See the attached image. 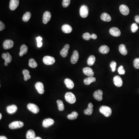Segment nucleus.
Masks as SVG:
<instances>
[{
  "instance_id": "obj_1",
  "label": "nucleus",
  "mask_w": 139,
  "mask_h": 139,
  "mask_svg": "<svg viewBox=\"0 0 139 139\" xmlns=\"http://www.w3.org/2000/svg\"><path fill=\"white\" fill-rule=\"evenodd\" d=\"M99 110L100 113L106 117L110 116L112 114V110L109 107L104 105L100 107Z\"/></svg>"
},
{
  "instance_id": "obj_2",
  "label": "nucleus",
  "mask_w": 139,
  "mask_h": 139,
  "mask_svg": "<svg viewBox=\"0 0 139 139\" xmlns=\"http://www.w3.org/2000/svg\"><path fill=\"white\" fill-rule=\"evenodd\" d=\"M66 100L71 104H73L76 102V98L74 93L70 92L67 93L65 96Z\"/></svg>"
},
{
  "instance_id": "obj_3",
  "label": "nucleus",
  "mask_w": 139,
  "mask_h": 139,
  "mask_svg": "<svg viewBox=\"0 0 139 139\" xmlns=\"http://www.w3.org/2000/svg\"><path fill=\"white\" fill-rule=\"evenodd\" d=\"M80 14L83 18H86L88 15V9L86 5H82L80 9Z\"/></svg>"
},
{
  "instance_id": "obj_4",
  "label": "nucleus",
  "mask_w": 139,
  "mask_h": 139,
  "mask_svg": "<svg viewBox=\"0 0 139 139\" xmlns=\"http://www.w3.org/2000/svg\"><path fill=\"white\" fill-rule=\"evenodd\" d=\"M24 123L22 121H14L10 124L9 125V127L11 129H16L21 128L24 126Z\"/></svg>"
},
{
  "instance_id": "obj_5",
  "label": "nucleus",
  "mask_w": 139,
  "mask_h": 139,
  "mask_svg": "<svg viewBox=\"0 0 139 139\" xmlns=\"http://www.w3.org/2000/svg\"><path fill=\"white\" fill-rule=\"evenodd\" d=\"M43 61L45 64L48 65H53L55 62V58L49 56H45L43 58Z\"/></svg>"
},
{
  "instance_id": "obj_6",
  "label": "nucleus",
  "mask_w": 139,
  "mask_h": 139,
  "mask_svg": "<svg viewBox=\"0 0 139 139\" xmlns=\"http://www.w3.org/2000/svg\"><path fill=\"white\" fill-rule=\"evenodd\" d=\"M27 108L29 110L32 112L33 113L37 114L40 111V109L36 104H34L29 103L28 104Z\"/></svg>"
},
{
  "instance_id": "obj_7",
  "label": "nucleus",
  "mask_w": 139,
  "mask_h": 139,
  "mask_svg": "<svg viewBox=\"0 0 139 139\" xmlns=\"http://www.w3.org/2000/svg\"><path fill=\"white\" fill-rule=\"evenodd\" d=\"M14 46V42L12 40H5L3 44V48L5 50L11 48Z\"/></svg>"
},
{
  "instance_id": "obj_8",
  "label": "nucleus",
  "mask_w": 139,
  "mask_h": 139,
  "mask_svg": "<svg viewBox=\"0 0 139 139\" xmlns=\"http://www.w3.org/2000/svg\"><path fill=\"white\" fill-rule=\"evenodd\" d=\"M55 121L53 119H52L51 118H48L44 120L43 121L42 125L43 127L47 128L53 125Z\"/></svg>"
},
{
  "instance_id": "obj_9",
  "label": "nucleus",
  "mask_w": 139,
  "mask_h": 139,
  "mask_svg": "<svg viewBox=\"0 0 139 139\" xmlns=\"http://www.w3.org/2000/svg\"><path fill=\"white\" fill-rule=\"evenodd\" d=\"M109 33L112 36L115 37H118L120 36L121 32L118 28L113 27L110 28L109 30Z\"/></svg>"
},
{
  "instance_id": "obj_10",
  "label": "nucleus",
  "mask_w": 139,
  "mask_h": 139,
  "mask_svg": "<svg viewBox=\"0 0 139 139\" xmlns=\"http://www.w3.org/2000/svg\"><path fill=\"white\" fill-rule=\"evenodd\" d=\"M119 10L121 14L124 16H127L129 13V8L126 5L122 4L119 7Z\"/></svg>"
},
{
  "instance_id": "obj_11",
  "label": "nucleus",
  "mask_w": 139,
  "mask_h": 139,
  "mask_svg": "<svg viewBox=\"0 0 139 139\" xmlns=\"http://www.w3.org/2000/svg\"><path fill=\"white\" fill-rule=\"evenodd\" d=\"M35 87L38 91V93L40 94H42L45 92L44 85L42 83L38 82L35 85Z\"/></svg>"
},
{
  "instance_id": "obj_12",
  "label": "nucleus",
  "mask_w": 139,
  "mask_h": 139,
  "mask_svg": "<svg viewBox=\"0 0 139 139\" xmlns=\"http://www.w3.org/2000/svg\"><path fill=\"white\" fill-rule=\"evenodd\" d=\"M103 92L101 90H98L95 92L93 93V97L95 99L98 100V101H101L102 100Z\"/></svg>"
},
{
  "instance_id": "obj_13",
  "label": "nucleus",
  "mask_w": 139,
  "mask_h": 139,
  "mask_svg": "<svg viewBox=\"0 0 139 139\" xmlns=\"http://www.w3.org/2000/svg\"><path fill=\"white\" fill-rule=\"evenodd\" d=\"M52 15L50 12L46 11L43 15V22L45 24H46L50 20Z\"/></svg>"
},
{
  "instance_id": "obj_14",
  "label": "nucleus",
  "mask_w": 139,
  "mask_h": 139,
  "mask_svg": "<svg viewBox=\"0 0 139 139\" xmlns=\"http://www.w3.org/2000/svg\"><path fill=\"white\" fill-rule=\"evenodd\" d=\"M114 83L116 86L117 87H121L122 86L123 81L122 79L119 76H114L113 79Z\"/></svg>"
},
{
  "instance_id": "obj_15",
  "label": "nucleus",
  "mask_w": 139,
  "mask_h": 139,
  "mask_svg": "<svg viewBox=\"0 0 139 139\" xmlns=\"http://www.w3.org/2000/svg\"><path fill=\"white\" fill-rule=\"evenodd\" d=\"M79 58V54L77 51L75 50L71 58V62L73 64H76Z\"/></svg>"
},
{
  "instance_id": "obj_16",
  "label": "nucleus",
  "mask_w": 139,
  "mask_h": 139,
  "mask_svg": "<svg viewBox=\"0 0 139 139\" xmlns=\"http://www.w3.org/2000/svg\"><path fill=\"white\" fill-rule=\"evenodd\" d=\"M19 4V0H11L9 8L11 10L14 11L16 9Z\"/></svg>"
},
{
  "instance_id": "obj_17",
  "label": "nucleus",
  "mask_w": 139,
  "mask_h": 139,
  "mask_svg": "<svg viewBox=\"0 0 139 139\" xmlns=\"http://www.w3.org/2000/svg\"><path fill=\"white\" fill-rule=\"evenodd\" d=\"M83 72L85 75H86L87 76L89 77L93 76L94 74L93 70L89 67H86L83 68Z\"/></svg>"
},
{
  "instance_id": "obj_18",
  "label": "nucleus",
  "mask_w": 139,
  "mask_h": 139,
  "mask_svg": "<svg viewBox=\"0 0 139 139\" xmlns=\"http://www.w3.org/2000/svg\"><path fill=\"white\" fill-rule=\"evenodd\" d=\"M69 48L70 45L69 44L66 45L62 49V50L60 51V54L64 58H65L66 57H67L68 54V50Z\"/></svg>"
},
{
  "instance_id": "obj_19",
  "label": "nucleus",
  "mask_w": 139,
  "mask_h": 139,
  "mask_svg": "<svg viewBox=\"0 0 139 139\" xmlns=\"http://www.w3.org/2000/svg\"><path fill=\"white\" fill-rule=\"evenodd\" d=\"M62 29L64 33L66 34H68L72 32V28L70 25L66 24L63 25L62 27Z\"/></svg>"
},
{
  "instance_id": "obj_20",
  "label": "nucleus",
  "mask_w": 139,
  "mask_h": 139,
  "mask_svg": "<svg viewBox=\"0 0 139 139\" xmlns=\"http://www.w3.org/2000/svg\"><path fill=\"white\" fill-rule=\"evenodd\" d=\"M2 57L5 60V62L7 63L8 64L10 63L12 61V56L8 52L2 54Z\"/></svg>"
},
{
  "instance_id": "obj_21",
  "label": "nucleus",
  "mask_w": 139,
  "mask_h": 139,
  "mask_svg": "<svg viewBox=\"0 0 139 139\" xmlns=\"http://www.w3.org/2000/svg\"><path fill=\"white\" fill-rule=\"evenodd\" d=\"M93 105L92 103H89L88 104L87 108L84 111L85 114L87 115H91L93 112Z\"/></svg>"
},
{
  "instance_id": "obj_22",
  "label": "nucleus",
  "mask_w": 139,
  "mask_h": 139,
  "mask_svg": "<svg viewBox=\"0 0 139 139\" xmlns=\"http://www.w3.org/2000/svg\"><path fill=\"white\" fill-rule=\"evenodd\" d=\"M17 107L15 105H9L7 107V111L8 113L10 114H12L16 112L17 111Z\"/></svg>"
},
{
  "instance_id": "obj_23",
  "label": "nucleus",
  "mask_w": 139,
  "mask_h": 139,
  "mask_svg": "<svg viewBox=\"0 0 139 139\" xmlns=\"http://www.w3.org/2000/svg\"><path fill=\"white\" fill-rule=\"evenodd\" d=\"M64 83L67 87L70 89L74 88V83L71 80L69 79H66L64 81Z\"/></svg>"
},
{
  "instance_id": "obj_24",
  "label": "nucleus",
  "mask_w": 139,
  "mask_h": 139,
  "mask_svg": "<svg viewBox=\"0 0 139 139\" xmlns=\"http://www.w3.org/2000/svg\"><path fill=\"white\" fill-rule=\"evenodd\" d=\"M26 138L27 139H35L36 134L35 131L32 129L28 130L26 133Z\"/></svg>"
},
{
  "instance_id": "obj_25",
  "label": "nucleus",
  "mask_w": 139,
  "mask_h": 139,
  "mask_svg": "<svg viewBox=\"0 0 139 139\" xmlns=\"http://www.w3.org/2000/svg\"><path fill=\"white\" fill-rule=\"evenodd\" d=\"M28 51V48L26 45L23 44L21 46L20 48V53H19V55L20 57H23V55L27 53Z\"/></svg>"
},
{
  "instance_id": "obj_26",
  "label": "nucleus",
  "mask_w": 139,
  "mask_h": 139,
  "mask_svg": "<svg viewBox=\"0 0 139 139\" xmlns=\"http://www.w3.org/2000/svg\"><path fill=\"white\" fill-rule=\"evenodd\" d=\"M100 18L102 21L105 22H110L111 20L110 16L107 13H102L100 16Z\"/></svg>"
},
{
  "instance_id": "obj_27",
  "label": "nucleus",
  "mask_w": 139,
  "mask_h": 139,
  "mask_svg": "<svg viewBox=\"0 0 139 139\" xmlns=\"http://www.w3.org/2000/svg\"><path fill=\"white\" fill-rule=\"evenodd\" d=\"M96 81V79L93 76H90L89 77L87 78L84 80V83L87 86L89 85L90 83L94 82Z\"/></svg>"
},
{
  "instance_id": "obj_28",
  "label": "nucleus",
  "mask_w": 139,
  "mask_h": 139,
  "mask_svg": "<svg viewBox=\"0 0 139 139\" xmlns=\"http://www.w3.org/2000/svg\"><path fill=\"white\" fill-rule=\"evenodd\" d=\"M109 48L108 46L102 45L99 48V52L102 54H107L109 52Z\"/></svg>"
},
{
  "instance_id": "obj_29",
  "label": "nucleus",
  "mask_w": 139,
  "mask_h": 139,
  "mask_svg": "<svg viewBox=\"0 0 139 139\" xmlns=\"http://www.w3.org/2000/svg\"><path fill=\"white\" fill-rule=\"evenodd\" d=\"M119 50L121 53L123 55H126L127 54V50L126 48L125 45L124 44H121L119 45Z\"/></svg>"
},
{
  "instance_id": "obj_30",
  "label": "nucleus",
  "mask_w": 139,
  "mask_h": 139,
  "mask_svg": "<svg viewBox=\"0 0 139 139\" xmlns=\"http://www.w3.org/2000/svg\"><path fill=\"white\" fill-rule=\"evenodd\" d=\"M23 74L24 75V81H28L31 79V76L29 75V72L28 70L24 69L23 71Z\"/></svg>"
},
{
  "instance_id": "obj_31",
  "label": "nucleus",
  "mask_w": 139,
  "mask_h": 139,
  "mask_svg": "<svg viewBox=\"0 0 139 139\" xmlns=\"http://www.w3.org/2000/svg\"><path fill=\"white\" fill-rule=\"evenodd\" d=\"M79 114L75 111H74L71 114H69L67 116L68 119L70 120H74L77 118Z\"/></svg>"
},
{
  "instance_id": "obj_32",
  "label": "nucleus",
  "mask_w": 139,
  "mask_h": 139,
  "mask_svg": "<svg viewBox=\"0 0 139 139\" xmlns=\"http://www.w3.org/2000/svg\"><path fill=\"white\" fill-rule=\"evenodd\" d=\"M95 61V57L94 56L90 55L87 60V64L88 65L92 66L94 64Z\"/></svg>"
},
{
  "instance_id": "obj_33",
  "label": "nucleus",
  "mask_w": 139,
  "mask_h": 139,
  "mask_svg": "<svg viewBox=\"0 0 139 139\" xmlns=\"http://www.w3.org/2000/svg\"><path fill=\"white\" fill-rule=\"evenodd\" d=\"M29 67L32 68H35L38 66V64L37 62L33 58H31L29 60Z\"/></svg>"
},
{
  "instance_id": "obj_34",
  "label": "nucleus",
  "mask_w": 139,
  "mask_h": 139,
  "mask_svg": "<svg viewBox=\"0 0 139 139\" xmlns=\"http://www.w3.org/2000/svg\"><path fill=\"white\" fill-rule=\"evenodd\" d=\"M31 13L30 12H26L24 14L23 17V20L24 22H28L31 17Z\"/></svg>"
},
{
  "instance_id": "obj_35",
  "label": "nucleus",
  "mask_w": 139,
  "mask_h": 139,
  "mask_svg": "<svg viewBox=\"0 0 139 139\" xmlns=\"http://www.w3.org/2000/svg\"><path fill=\"white\" fill-rule=\"evenodd\" d=\"M57 103L58 104V109L60 111H62L64 110V105L62 101L60 100H57Z\"/></svg>"
},
{
  "instance_id": "obj_36",
  "label": "nucleus",
  "mask_w": 139,
  "mask_h": 139,
  "mask_svg": "<svg viewBox=\"0 0 139 139\" xmlns=\"http://www.w3.org/2000/svg\"><path fill=\"white\" fill-rule=\"evenodd\" d=\"M138 26L136 23H133L131 26V30L133 33H134L136 32L137 30H138Z\"/></svg>"
},
{
  "instance_id": "obj_37",
  "label": "nucleus",
  "mask_w": 139,
  "mask_h": 139,
  "mask_svg": "<svg viewBox=\"0 0 139 139\" xmlns=\"http://www.w3.org/2000/svg\"><path fill=\"white\" fill-rule=\"evenodd\" d=\"M36 40L37 42V46L38 48H40L42 46L43 43L41 42L42 40V38L40 36H38L36 38Z\"/></svg>"
},
{
  "instance_id": "obj_38",
  "label": "nucleus",
  "mask_w": 139,
  "mask_h": 139,
  "mask_svg": "<svg viewBox=\"0 0 139 139\" xmlns=\"http://www.w3.org/2000/svg\"><path fill=\"white\" fill-rule=\"evenodd\" d=\"M83 38L86 40H89L91 38V35L89 33H85L83 35Z\"/></svg>"
},
{
  "instance_id": "obj_39",
  "label": "nucleus",
  "mask_w": 139,
  "mask_h": 139,
  "mask_svg": "<svg viewBox=\"0 0 139 139\" xmlns=\"http://www.w3.org/2000/svg\"><path fill=\"white\" fill-rule=\"evenodd\" d=\"M133 65L135 69H139V58L135 59L133 62Z\"/></svg>"
},
{
  "instance_id": "obj_40",
  "label": "nucleus",
  "mask_w": 139,
  "mask_h": 139,
  "mask_svg": "<svg viewBox=\"0 0 139 139\" xmlns=\"http://www.w3.org/2000/svg\"><path fill=\"white\" fill-rule=\"evenodd\" d=\"M70 3V0H63L62 2L63 7L66 8L69 6Z\"/></svg>"
},
{
  "instance_id": "obj_41",
  "label": "nucleus",
  "mask_w": 139,
  "mask_h": 139,
  "mask_svg": "<svg viewBox=\"0 0 139 139\" xmlns=\"http://www.w3.org/2000/svg\"><path fill=\"white\" fill-rule=\"evenodd\" d=\"M117 65V64L114 61H112L110 64V67H111V69L112 70V72H115L116 69V67Z\"/></svg>"
},
{
  "instance_id": "obj_42",
  "label": "nucleus",
  "mask_w": 139,
  "mask_h": 139,
  "mask_svg": "<svg viewBox=\"0 0 139 139\" xmlns=\"http://www.w3.org/2000/svg\"><path fill=\"white\" fill-rule=\"evenodd\" d=\"M118 72L120 75H124L125 74V71L122 66H121L118 68Z\"/></svg>"
},
{
  "instance_id": "obj_43",
  "label": "nucleus",
  "mask_w": 139,
  "mask_h": 139,
  "mask_svg": "<svg viewBox=\"0 0 139 139\" xmlns=\"http://www.w3.org/2000/svg\"><path fill=\"white\" fill-rule=\"evenodd\" d=\"M5 28V26L3 22L1 21H0V31H2L4 30Z\"/></svg>"
},
{
  "instance_id": "obj_44",
  "label": "nucleus",
  "mask_w": 139,
  "mask_h": 139,
  "mask_svg": "<svg viewBox=\"0 0 139 139\" xmlns=\"http://www.w3.org/2000/svg\"><path fill=\"white\" fill-rule=\"evenodd\" d=\"M135 21L136 22V23L139 24V16L138 15L136 16H135V18H134Z\"/></svg>"
},
{
  "instance_id": "obj_45",
  "label": "nucleus",
  "mask_w": 139,
  "mask_h": 139,
  "mask_svg": "<svg viewBox=\"0 0 139 139\" xmlns=\"http://www.w3.org/2000/svg\"><path fill=\"white\" fill-rule=\"evenodd\" d=\"M91 38L92 39L95 40L97 38V36L95 34H93L91 35Z\"/></svg>"
},
{
  "instance_id": "obj_46",
  "label": "nucleus",
  "mask_w": 139,
  "mask_h": 139,
  "mask_svg": "<svg viewBox=\"0 0 139 139\" xmlns=\"http://www.w3.org/2000/svg\"><path fill=\"white\" fill-rule=\"evenodd\" d=\"M0 139H7V138L5 136H0Z\"/></svg>"
},
{
  "instance_id": "obj_47",
  "label": "nucleus",
  "mask_w": 139,
  "mask_h": 139,
  "mask_svg": "<svg viewBox=\"0 0 139 139\" xmlns=\"http://www.w3.org/2000/svg\"><path fill=\"white\" fill-rule=\"evenodd\" d=\"M4 65H5L6 66H8V64L6 62H5V63H4Z\"/></svg>"
},
{
  "instance_id": "obj_48",
  "label": "nucleus",
  "mask_w": 139,
  "mask_h": 139,
  "mask_svg": "<svg viewBox=\"0 0 139 139\" xmlns=\"http://www.w3.org/2000/svg\"><path fill=\"white\" fill-rule=\"evenodd\" d=\"M35 139H42V138H41L40 137H36V138H35Z\"/></svg>"
},
{
  "instance_id": "obj_49",
  "label": "nucleus",
  "mask_w": 139,
  "mask_h": 139,
  "mask_svg": "<svg viewBox=\"0 0 139 139\" xmlns=\"http://www.w3.org/2000/svg\"><path fill=\"white\" fill-rule=\"evenodd\" d=\"M2 118V115L1 113H0V119H1Z\"/></svg>"
}]
</instances>
